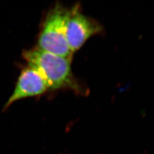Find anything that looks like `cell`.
<instances>
[{"instance_id": "3", "label": "cell", "mask_w": 154, "mask_h": 154, "mask_svg": "<svg viewBox=\"0 0 154 154\" xmlns=\"http://www.w3.org/2000/svg\"><path fill=\"white\" fill-rule=\"evenodd\" d=\"M102 31V26L98 22L81 13L79 6H74L69 9L66 37L72 53L81 49L91 37Z\"/></svg>"}, {"instance_id": "2", "label": "cell", "mask_w": 154, "mask_h": 154, "mask_svg": "<svg viewBox=\"0 0 154 154\" xmlns=\"http://www.w3.org/2000/svg\"><path fill=\"white\" fill-rule=\"evenodd\" d=\"M69 9L57 3L47 13L39 34L37 48L64 58H72L66 37Z\"/></svg>"}, {"instance_id": "4", "label": "cell", "mask_w": 154, "mask_h": 154, "mask_svg": "<svg viewBox=\"0 0 154 154\" xmlns=\"http://www.w3.org/2000/svg\"><path fill=\"white\" fill-rule=\"evenodd\" d=\"M49 90L44 78L32 67L28 66L22 70L13 93L8 99L4 110L21 99L41 95Z\"/></svg>"}, {"instance_id": "1", "label": "cell", "mask_w": 154, "mask_h": 154, "mask_svg": "<svg viewBox=\"0 0 154 154\" xmlns=\"http://www.w3.org/2000/svg\"><path fill=\"white\" fill-rule=\"evenodd\" d=\"M22 57L28 66L44 78L50 90L69 89L80 94L85 91L72 72V58L55 55L37 47L24 50Z\"/></svg>"}]
</instances>
